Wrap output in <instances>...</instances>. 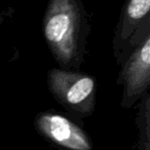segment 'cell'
<instances>
[{
    "label": "cell",
    "instance_id": "obj_1",
    "mask_svg": "<svg viewBox=\"0 0 150 150\" xmlns=\"http://www.w3.org/2000/svg\"><path fill=\"white\" fill-rule=\"evenodd\" d=\"M91 25L81 0H48L42 33L60 68L78 70L84 63Z\"/></svg>",
    "mask_w": 150,
    "mask_h": 150
},
{
    "label": "cell",
    "instance_id": "obj_2",
    "mask_svg": "<svg viewBox=\"0 0 150 150\" xmlns=\"http://www.w3.org/2000/svg\"><path fill=\"white\" fill-rule=\"evenodd\" d=\"M46 79L50 95L71 116L84 119L93 115L97 96L94 76L78 70L52 68Z\"/></svg>",
    "mask_w": 150,
    "mask_h": 150
},
{
    "label": "cell",
    "instance_id": "obj_3",
    "mask_svg": "<svg viewBox=\"0 0 150 150\" xmlns=\"http://www.w3.org/2000/svg\"><path fill=\"white\" fill-rule=\"evenodd\" d=\"M116 82L122 86L120 107L131 109L149 92L150 86V22L136 34L129 52L120 64Z\"/></svg>",
    "mask_w": 150,
    "mask_h": 150
},
{
    "label": "cell",
    "instance_id": "obj_4",
    "mask_svg": "<svg viewBox=\"0 0 150 150\" xmlns=\"http://www.w3.org/2000/svg\"><path fill=\"white\" fill-rule=\"evenodd\" d=\"M34 127L40 136L62 150H94L88 133L70 117L60 112L38 113Z\"/></svg>",
    "mask_w": 150,
    "mask_h": 150
},
{
    "label": "cell",
    "instance_id": "obj_5",
    "mask_svg": "<svg viewBox=\"0 0 150 150\" xmlns=\"http://www.w3.org/2000/svg\"><path fill=\"white\" fill-rule=\"evenodd\" d=\"M150 0H125L119 15L112 40L113 54L120 65L129 44L144 25L150 22Z\"/></svg>",
    "mask_w": 150,
    "mask_h": 150
},
{
    "label": "cell",
    "instance_id": "obj_6",
    "mask_svg": "<svg viewBox=\"0 0 150 150\" xmlns=\"http://www.w3.org/2000/svg\"><path fill=\"white\" fill-rule=\"evenodd\" d=\"M136 125L138 127L137 150H150V93H146L139 101Z\"/></svg>",
    "mask_w": 150,
    "mask_h": 150
},
{
    "label": "cell",
    "instance_id": "obj_7",
    "mask_svg": "<svg viewBox=\"0 0 150 150\" xmlns=\"http://www.w3.org/2000/svg\"><path fill=\"white\" fill-rule=\"evenodd\" d=\"M3 21H4V16L0 13V27H1V25L3 24Z\"/></svg>",
    "mask_w": 150,
    "mask_h": 150
}]
</instances>
